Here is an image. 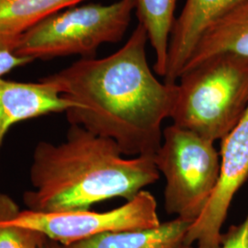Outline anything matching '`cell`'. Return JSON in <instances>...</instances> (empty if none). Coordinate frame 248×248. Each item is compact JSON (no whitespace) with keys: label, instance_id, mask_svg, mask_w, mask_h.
<instances>
[{"label":"cell","instance_id":"6da1fadb","mask_svg":"<svg viewBox=\"0 0 248 248\" xmlns=\"http://www.w3.org/2000/svg\"><path fill=\"white\" fill-rule=\"evenodd\" d=\"M147 43L138 23L115 53L81 58L44 78L75 105L65 112L70 125L112 140L126 156L155 155L177 98V83L161 82L151 70Z\"/></svg>","mask_w":248,"mask_h":248},{"label":"cell","instance_id":"7a4b0ae2","mask_svg":"<svg viewBox=\"0 0 248 248\" xmlns=\"http://www.w3.org/2000/svg\"><path fill=\"white\" fill-rule=\"evenodd\" d=\"M159 177L153 155L126 157L112 140L70 125L63 142L36 145L23 202L37 213L90 210L114 198L129 202Z\"/></svg>","mask_w":248,"mask_h":248},{"label":"cell","instance_id":"9c48e42d","mask_svg":"<svg viewBox=\"0 0 248 248\" xmlns=\"http://www.w3.org/2000/svg\"><path fill=\"white\" fill-rule=\"evenodd\" d=\"M242 0H186L170 38L164 81L176 84L205 30Z\"/></svg>","mask_w":248,"mask_h":248},{"label":"cell","instance_id":"ac0fdd59","mask_svg":"<svg viewBox=\"0 0 248 248\" xmlns=\"http://www.w3.org/2000/svg\"><path fill=\"white\" fill-rule=\"evenodd\" d=\"M184 248H193L192 247H185Z\"/></svg>","mask_w":248,"mask_h":248},{"label":"cell","instance_id":"5b68a950","mask_svg":"<svg viewBox=\"0 0 248 248\" xmlns=\"http://www.w3.org/2000/svg\"><path fill=\"white\" fill-rule=\"evenodd\" d=\"M154 160L166 179L165 208L169 214L196 222L217 186L221 156L214 142L172 124L163 131Z\"/></svg>","mask_w":248,"mask_h":248},{"label":"cell","instance_id":"7c38bea8","mask_svg":"<svg viewBox=\"0 0 248 248\" xmlns=\"http://www.w3.org/2000/svg\"><path fill=\"white\" fill-rule=\"evenodd\" d=\"M86 0H0V49L14 52L21 37L45 18Z\"/></svg>","mask_w":248,"mask_h":248},{"label":"cell","instance_id":"9a60e30c","mask_svg":"<svg viewBox=\"0 0 248 248\" xmlns=\"http://www.w3.org/2000/svg\"><path fill=\"white\" fill-rule=\"evenodd\" d=\"M220 248H248V212L243 222L222 234Z\"/></svg>","mask_w":248,"mask_h":248},{"label":"cell","instance_id":"5bb4252c","mask_svg":"<svg viewBox=\"0 0 248 248\" xmlns=\"http://www.w3.org/2000/svg\"><path fill=\"white\" fill-rule=\"evenodd\" d=\"M18 209L9 196L0 193V248H41L46 238L44 234L6 222V217Z\"/></svg>","mask_w":248,"mask_h":248},{"label":"cell","instance_id":"4fadbf2b","mask_svg":"<svg viewBox=\"0 0 248 248\" xmlns=\"http://www.w3.org/2000/svg\"><path fill=\"white\" fill-rule=\"evenodd\" d=\"M135 12L145 29L148 42L155 53L154 70L165 78L168 69L170 38L175 26L178 0H135Z\"/></svg>","mask_w":248,"mask_h":248},{"label":"cell","instance_id":"30bf717a","mask_svg":"<svg viewBox=\"0 0 248 248\" xmlns=\"http://www.w3.org/2000/svg\"><path fill=\"white\" fill-rule=\"evenodd\" d=\"M226 53L248 58V0L232 7L205 30L181 75L214 55Z\"/></svg>","mask_w":248,"mask_h":248},{"label":"cell","instance_id":"277c9868","mask_svg":"<svg viewBox=\"0 0 248 248\" xmlns=\"http://www.w3.org/2000/svg\"><path fill=\"white\" fill-rule=\"evenodd\" d=\"M135 0L78 5L45 18L21 37L14 53L34 61L80 55L95 57L101 45L123 40Z\"/></svg>","mask_w":248,"mask_h":248},{"label":"cell","instance_id":"8992f818","mask_svg":"<svg viewBox=\"0 0 248 248\" xmlns=\"http://www.w3.org/2000/svg\"><path fill=\"white\" fill-rule=\"evenodd\" d=\"M6 222L37 231L64 247L103 232L153 228L161 223L156 200L146 190L107 212L37 213L18 209L6 217Z\"/></svg>","mask_w":248,"mask_h":248},{"label":"cell","instance_id":"52a82bcc","mask_svg":"<svg viewBox=\"0 0 248 248\" xmlns=\"http://www.w3.org/2000/svg\"><path fill=\"white\" fill-rule=\"evenodd\" d=\"M217 186L202 214L187 231L185 247L220 248L231 204L248 178V107L239 123L221 141Z\"/></svg>","mask_w":248,"mask_h":248},{"label":"cell","instance_id":"3957f363","mask_svg":"<svg viewBox=\"0 0 248 248\" xmlns=\"http://www.w3.org/2000/svg\"><path fill=\"white\" fill-rule=\"evenodd\" d=\"M177 81L173 124L212 142L222 141L248 108V57L214 55Z\"/></svg>","mask_w":248,"mask_h":248},{"label":"cell","instance_id":"8fae6325","mask_svg":"<svg viewBox=\"0 0 248 248\" xmlns=\"http://www.w3.org/2000/svg\"><path fill=\"white\" fill-rule=\"evenodd\" d=\"M192 223L180 218L146 229L108 232L81 240L64 248H184Z\"/></svg>","mask_w":248,"mask_h":248},{"label":"cell","instance_id":"2e32d148","mask_svg":"<svg viewBox=\"0 0 248 248\" xmlns=\"http://www.w3.org/2000/svg\"><path fill=\"white\" fill-rule=\"evenodd\" d=\"M33 62L31 59L21 57L9 49H0V78L13 69Z\"/></svg>","mask_w":248,"mask_h":248},{"label":"cell","instance_id":"e0dca14e","mask_svg":"<svg viewBox=\"0 0 248 248\" xmlns=\"http://www.w3.org/2000/svg\"><path fill=\"white\" fill-rule=\"evenodd\" d=\"M41 248H64V247L57 242H54L53 240L45 238L41 246Z\"/></svg>","mask_w":248,"mask_h":248},{"label":"cell","instance_id":"ba28073f","mask_svg":"<svg viewBox=\"0 0 248 248\" xmlns=\"http://www.w3.org/2000/svg\"><path fill=\"white\" fill-rule=\"evenodd\" d=\"M74 107L54 84L44 78L36 83L0 78V153L13 125L50 113L66 112Z\"/></svg>","mask_w":248,"mask_h":248}]
</instances>
